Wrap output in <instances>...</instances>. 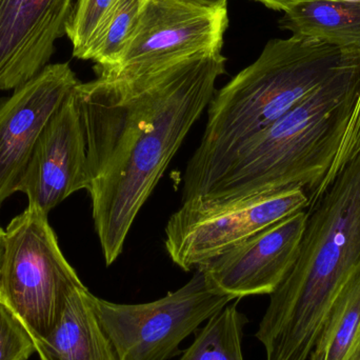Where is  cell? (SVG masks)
Here are the masks:
<instances>
[{"label": "cell", "mask_w": 360, "mask_h": 360, "mask_svg": "<svg viewBox=\"0 0 360 360\" xmlns=\"http://www.w3.org/2000/svg\"><path fill=\"white\" fill-rule=\"evenodd\" d=\"M222 49L132 79L76 86L86 141L92 217L105 264L131 228L226 72Z\"/></svg>", "instance_id": "6da1fadb"}, {"label": "cell", "mask_w": 360, "mask_h": 360, "mask_svg": "<svg viewBox=\"0 0 360 360\" xmlns=\"http://www.w3.org/2000/svg\"><path fill=\"white\" fill-rule=\"evenodd\" d=\"M360 89V57L252 137L181 203H226L291 188L310 196L335 160Z\"/></svg>", "instance_id": "7a4b0ae2"}, {"label": "cell", "mask_w": 360, "mask_h": 360, "mask_svg": "<svg viewBox=\"0 0 360 360\" xmlns=\"http://www.w3.org/2000/svg\"><path fill=\"white\" fill-rule=\"evenodd\" d=\"M300 256L255 338L266 360H308L332 304L360 264V152L308 210Z\"/></svg>", "instance_id": "3957f363"}, {"label": "cell", "mask_w": 360, "mask_h": 360, "mask_svg": "<svg viewBox=\"0 0 360 360\" xmlns=\"http://www.w3.org/2000/svg\"><path fill=\"white\" fill-rule=\"evenodd\" d=\"M359 57L307 36L270 40L210 101L205 133L184 171L182 197Z\"/></svg>", "instance_id": "277c9868"}, {"label": "cell", "mask_w": 360, "mask_h": 360, "mask_svg": "<svg viewBox=\"0 0 360 360\" xmlns=\"http://www.w3.org/2000/svg\"><path fill=\"white\" fill-rule=\"evenodd\" d=\"M84 285L61 252L49 215L27 207L4 230L0 300L35 340L60 319L68 297Z\"/></svg>", "instance_id": "5b68a950"}, {"label": "cell", "mask_w": 360, "mask_h": 360, "mask_svg": "<svg viewBox=\"0 0 360 360\" xmlns=\"http://www.w3.org/2000/svg\"><path fill=\"white\" fill-rule=\"evenodd\" d=\"M232 296L214 289L202 271L175 292L147 304H115L94 295L97 316L120 360H169Z\"/></svg>", "instance_id": "8992f818"}, {"label": "cell", "mask_w": 360, "mask_h": 360, "mask_svg": "<svg viewBox=\"0 0 360 360\" xmlns=\"http://www.w3.org/2000/svg\"><path fill=\"white\" fill-rule=\"evenodd\" d=\"M309 205L300 186L233 202L181 203L169 218L165 245L171 260L188 272Z\"/></svg>", "instance_id": "52a82bcc"}, {"label": "cell", "mask_w": 360, "mask_h": 360, "mask_svg": "<svg viewBox=\"0 0 360 360\" xmlns=\"http://www.w3.org/2000/svg\"><path fill=\"white\" fill-rule=\"evenodd\" d=\"M228 22L226 8L207 12L172 0H149L118 63L96 73L105 79H132L222 49Z\"/></svg>", "instance_id": "ba28073f"}, {"label": "cell", "mask_w": 360, "mask_h": 360, "mask_svg": "<svg viewBox=\"0 0 360 360\" xmlns=\"http://www.w3.org/2000/svg\"><path fill=\"white\" fill-rule=\"evenodd\" d=\"M78 84L69 63H53L0 101V207L18 192L40 135Z\"/></svg>", "instance_id": "9c48e42d"}, {"label": "cell", "mask_w": 360, "mask_h": 360, "mask_svg": "<svg viewBox=\"0 0 360 360\" xmlns=\"http://www.w3.org/2000/svg\"><path fill=\"white\" fill-rule=\"evenodd\" d=\"M308 217L307 210L292 214L197 269L214 289L234 300L271 295L300 256Z\"/></svg>", "instance_id": "30bf717a"}, {"label": "cell", "mask_w": 360, "mask_h": 360, "mask_svg": "<svg viewBox=\"0 0 360 360\" xmlns=\"http://www.w3.org/2000/svg\"><path fill=\"white\" fill-rule=\"evenodd\" d=\"M86 133L76 88L40 135L18 192L29 205L49 215L80 190L90 188Z\"/></svg>", "instance_id": "8fae6325"}, {"label": "cell", "mask_w": 360, "mask_h": 360, "mask_svg": "<svg viewBox=\"0 0 360 360\" xmlns=\"http://www.w3.org/2000/svg\"><path fill=\"white\" fill-rule=\"evenodd\" d=\"M76 0H0V91L16 90L52 58Z\"/></svg>", "instance_id": "7c38bea8"}, {"label": "cell", "mask_w": 360, "mask_h": 360, "mask_svg": "<svg viewBox=\"0 0 360 360\" xmlns=\"http://www.w3.org/2000/svg\"><path fill=\"white\" fill-rule=\"evenodd\" d=\"M35 345L44 360H120L97 316L94 295L86 285L70 294L54 329Z\"/></svg>", "instance_id": "4fadbf2b"}, {"label": "cell", "mask_w": 360, "mask_h": 360, "mask_svg": "<svg viewBox=\"0 0 360 360\" xmlns=\"http://www.w3.org/2000/svg\"><path fill=\"white\" fill-rule=\"evenodd\" d=\"M279 27L360 54V2L314 0L285 12Z\"/></svg>", "instance_id": "5bb4252c"}, {"label": "cell", "mask_w": 360, "mask_h": 360, "mask_svg": "<svg viewBox=\"0 0 360 360\" xmlns=\"http://www.w3.org/2000/svg\"><path fill=\"white\" fill-rule=\"evenodd\" d=\"M360 355V264L340 288L310 360H356Z\"/></svg>", "instance_id": "9a60e30c"}, {"label": "cell", "mask_w": 360, "mask_h": 360, "mask_svg": "<svg viewBox=\"0 0 360 360\" xmlns=\"http://www.w3.org/2000/svg\"><path fill=\"white\" fill-rule=\"evenodd\" d=\"M248 321L237 302H230L205 321L179 360H243L241 342Z\"/></svg>", "instance_id": "2e32d148"}, {"label": "cell", "mask_w": 360, "mask_h": 360, "mask_svg": "<svg viewBox=\"0 0 360 360\" xmlns=\"http://www.w3.org/2000/svg\"><path fill=\"white\" fill-rule=\"evenodd\" d=\"M149 0H118L84 55L94 61L95 72L109 69L120 60L132 40Z\"/></svg>", "instance_id": "e0dca14e"}, {"label": "cell", "mask_w": 360, "mask_h": 360, "mask_svg": "<svg viewBox=\"0 0 360 360\" xmlns=\"http://www.w3.org/2000/svg\"><path fill=\"white\" fill-rule=\"evenodd\" d=\"M118 0H76L65 35L71 40L73 56L84 60L97 32Z\"/></svg>", "instance_id": "ac0fdd59"}, {"label": "cell", "mask_w": 360, "mask_h": 360, "mask_svg": "<svg viewBox=\"0 0 360 360\" xmlns=\"http://www.w3.org/2000/svg\"><path fill=\"white\" fill-rule=\"evenodd\" d=\"M36 353L33 336L0 300V360H27Z\"/></svg>", "instance_id": "d6986e66"}, {"label": "cell", "mask_w": 360, "mask_h": 360, "mask_svg": "<svg viewBox=\"0 0 360 360\" xmlns=\"http://www.w3.org/2000/svg\"><path fill=\"white\" fill-rule=\"evenodd\" d=\"M360 152V89L356 101H355L354 107H353L352 113H351L350 120H349L348 126L345 131L344 137H342V143L340 149L336 154L335 160L332 164L331 168L328 171L327 175L323 181L317 186L316 190L309 196L310 199V205L312 207L319 201V199L323 196V193L328 190L330 184L334 181L338 174L344 170L345 167L355 158Z\"/></svg>", "instance_id": "ffe728a7"}, {"label": "cell", "mask_w": 360, "mask_h": 360, "mask_svg": "<svg viewBox=\"0 0 360 360\" xmlns=\"http://www.w3.org/2000/svg\"><path fill=\"white\" fill-rule=\"evenodd\" d=\"M172 1L190 6V8H198V10L217 12L226 8L228 0H172Z\"/></svg>", "instance_id": "44dd1931"}, {"label": "cell", "mask_w": 360, "mask_h": 360, "mask_svg": "<svg viewBox=\"0 0 360 360\" xmlns=\"http://www.w3.org/2000/svg\"><path fill=\"white\" fill-rule=\"evenodd\" d=\"M254 1L260 2L266 6V8H272L275 11H283V12H289L292 8L314 0H254Z\"/></svg>", "instance_id": "7402d4cb"}, {"label": "cell", "mask_w": 360, "mask_h": 360, "mask_svg": "<svg viewBox=\"0 0 360 360\" xmlns=\"http://www.w3.org/2000/svg\"><path fill=\"white\" fill-rule=\"evenodd\" d=\"M4 252V230L0 226V269H1L2 258Z\"/></svg>", "instance_id": "603a6c76"}, {"label": "cell", "mask_w": 360, "mask_h": 360, "mask_svg": "<svg viewBox=\"0 0 360 360\" xmlns=\"http://www.w3.org/2000/svg\"><path fill=\"white\" fill-rule=\"evenodd\" d=\"M340 1L360 2V0H340Z\"/></svg>", "instance_id": "cb8c5ba5"}, {"label": "cell", "mask_w": 360, "mask_h": 360, "mask_svg": "<svg viewBox=\"0 0 360 360\" xmlns=\"http://www.w3.org/2000/svg\"><path fill=\"white\" fill-rule=\"evenodd\" d=\"M356 360H360V355H359V359H357Z\"/></svg>", "instance_id": "d4e9b609"}, {"label": "cell", "mask_w": 360, "mask_h": 360, "mask_svg": "<svg viewBox=\"0 0 360 360\" xmlns=\"http://www.w3.org/2000/svg\"><path fill=\"white\" fill-rule=\"evenodd\" d=\"M40 360H44V359H40Z\"/></svg>", "instance_id": "484cf974"}]
</instances>
